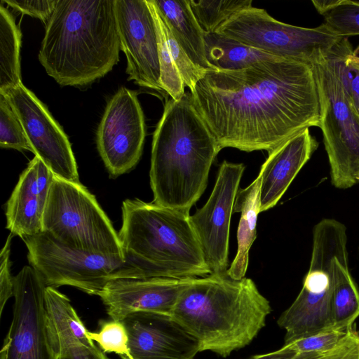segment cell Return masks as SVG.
<instances>
[{
  "label": "cell",
  "mask_w": 359,
  "mask_h": 359,
  "mask_svg": "<svg viewBox=\"0 0 359 359\" xmlns=\"http://www.w3.org/2000/svg\"><path fill=\"white\" fill-rule=\"evenodd\" d=\"M145 135L137 93L122 87L107 103L97 131V149L111 176L124 174L137 165Z\"/></svg>",
  "instance_id": "obj_12"
},
{
  "label": "cell",
  "mask_w": 359,
  "mask_h": 359,
  "mask_svg": "<svg viewBox=\"0 0 359 359\" xmlns=\"http://www.w3.org/2000/svg\"><path fill=\"white\" fill-rule=\"evenodd\" d=\"M333 55L344 90L359 116V55L346 37L335 46Z\"/></svg>",
  "instance_id": "obj_29"
},
{
  "label": "cell",
  "mask_w": 359,
  "mask_h": 359,
  "mask_svg": "<svg viewBox=\"0 0 359 359\" xmlns=\"http://www.w3.org/2000/svg\"><path fill=\"white\" fill-rule=\"evenodd\" d=\"M147 1L157 30L161 86L163 91L172 99L179 100L185 94V85L168 49L160 13L153 0Z\"/></svg>",
  "instance_id": "obj_28"
},
{
  "label": "cell",
  "mask_w": 359,
  "mask_h": 359,
  "mask_svg": "<svg viewBox=\"0 0 359 359\" xmlns=\"http://www.w3.org/2000/svg\"><path fill=\"white\" fill-rule=\"evenodd\" d=\"M41 276L25 266L14 276L13 318L0 359H58L50 337Z\"/></svg>",
  "instance_id": "obj_11"
},
{
  "label": "cell",
  "mask_w": 359,
  "mask_h": 359,
  "mask_svg": "<svg viewBox=\"0 0 359 359\" xmlns=\"http://www.w3.org/2000/svg\"><path fill=\"white\" fill-rule=\"evenodd\" d=\"M116 278L204 277L211 273L190 215L138 198L123 202Z\"/></svg>",
  "instance_id": "obj_4"
},
{
  "label": "cell",
  "mask_w": 359,
  "mask_h": 359,
  "mask_svg": "<svg viewBox=\"0 0 359 359\" xmlns=\"http://www.w3.org/2000/svg\"><path fill=\"white\" fill-rule=\"evenodd\" d=\"M261 175L246 188L239 189L233 205V212H241L237 231V253L226 275L232 279L245 278L249 262V251L257 236V221L259 209Z\"/></svg>",
  "instance_id": "obj_22"
},
{
  "label": "cell",
  "mask_w": 359,
  "mask_h": 359,
  "mask_svg": "<svg viewBox=\"0 0 359 359\" xmlns=\"http://www.w3.org/2000/svg\"><path fill=\"white\" fill-rule=\"evenodd\" d=\"M21 32L11 13L0 6V94L22 83L20 48Z\"/></svg>",
  "instance_id": "obj_25"
},
{
  "label": "cell",
  "mask_w": 359,
  "mask_h": 359,
  "mask_svg": "<svg viewBox=\"0 0 359 359\" xmlns=\"http://www.w3.org/2000/svg\"><path fill=\"white\" fill-rule=\"evenodd\" d=\"M54 175L34 156L6 203V228L21 238L43 232L42 220Z\"/></svg>",
  "instance_id": "obj_18"
},
{
  "label": "cell",
  "mask_w": 359,
  "mask_h": 359,
  "mask_svg": "<svg viewBox=\"0 0 359 359\" xmlns=\"http://www.w3.org/2000/svg\"><path fill=\"white\" fill-rule=\"evenodd\" d=\"M297 353L290 345H283L282 348L273 352L255 355L248 359H292Z\"/></svg>",
  "instance_id": "obj_38"
},
{
  "label": "cell",
  "mask_w": 359,
  "mask_h": 359,
  "mask_svg": "<svg viewBox=\"0 0 359 359\" xmlns=\"http://www.w3.org/2000/svg\"><path fill=\"white\" fill-rule=\"evenodd\" d=\"M271 312L252 279L212 273L191 279L172 315L196 338L201 352L226 357L253 340Z\"/></svg>",
  "instance_id": "obj_5"
},
{
  "label": "cell",
  "mask_w": 359,
  "mask_h": 359,
  "mask_svg": "<svg viewBox=\"0 0 359 359\" xmlns=\"http://www.w3.org/2000/svg\"><path fill=\"white\" fill-rule=\"evenodd\" d=\"M334 48L312 66L320 102L319 128L329 160L331 183L346 189L359 182V116L341 81Z\"/></svg>",
  "instance_id": "obj_8"
},
{
  "label": "cell",
  "mask_w": 359,
  "mask_h": 359,
  "mask_svg": "<svg viewBox=\"0 0 359 359\" xmlns=\"http://www.w3.org/2000/svg\"><path fill=\"white\" fill-rule=\"evenodd\" d=\"M332 328L347 332L359 317V290L348 268V253L336 257L331 297Z\"/></svg>",
  "instance_id": "obj_23"
},
{
  "label": "cell",
  "mask_w": 359,
  "mask_h": 359,
  "mask_svg": "<svg viewBox=\"0 0 359 359\" xmlns=\"http://www.w3.org/2000/svg\"><path fill=\"white\" fill-rule=\"evenodd\" d=\"M115 0H58L39 60L62 86L89 84L118 62Z\"/></svg>",
  "instance_id": "obj_3"
},
{
  "label": "cell",
  "mask_w": 359,
  "mask_h": 359,
  "mask_svg": "<svg viewBox=\"0 0 359 359\" xmlns=\"http://www.w3.org/2000/svg\"><path fill=\"white\" fill-rule=\"evenodd\" d=\"M243 163L224 161L211 194L204 205L190 215L204 259L211 273H226L230 222Z\"/></svg>",
  "instance_id": "obj_14"
},
{
  "label": "cell",
  "mask_w": 359,
  "mask_h": 359,
  "mask_svg": "<svg viewBox=\"0 0 359 359\" xmlns=\"http://www.w3.org/2000/svg\"><path fill=\"white\" fill-rule=\"evenodd\" d=\"M323 353H297L292 359H318Z\"/></svg>",
  "instance_id": "obj_39"
},
{
  "label": "cell",
  "mask_w": 359,
  "mask_h": 359,
  "mask_svg": "<svg viewBox=\"0 0 359 359\" xmlns=\"http://www.w3.org/2000/svg\"><path fill=\"white\" fill-rule=\"evenodd\" d=\"M173 36L200 69H215L207 60L205 33L196 21L188 0H153Z\"/></svg>",
  "instance_id": "obj_20"
},
{
  "label": "cell",
  "mask_w": 359,
  "mask_h": 359,
  "mask_svg": "<svg viewBox=\"0 0 359 359\" xmlns=\"http://www.w3.org/2000/svg\"><path fill=\"white\" fill-rule=\"evenodd\" d=\"M193 278H117L109 280L99 297L113 320L135 312L172 315L176 302Z\"/></svg>",
  "instance_id": "obj_17"
},
{
  "label": "cell",
  "mask_w": 359,
  "mask_h": 359,
  "mask_svg": "<svg viewBox=\"0 0 359 359\" xmlns=\"http://www.w3.org/2000/svg\"><path fill=\"white\" fill-rule=\"evenodd\" d=\"M58 359H109L95 344L80 345L67 349L58 355Z\"/></svg>",
  "instance_id": "obj_37"
},
{
  "label": "cell",
  "mask_w": 359,
  "mask_h": 359,
  "mask_svg": "<svg viewBox=\"0 0 359 359\" xmlns=\"http://www.w3.org/2000/svg\"><path fill=\"white\" fill-rule=\"evenodd\" d=\"M190 95L220 150L269 154L304 130L319 127L318 88L309 63L277 58L239 70H208Z\"/></svg>",
  "instance_id": "obj_1"
},
{
  "label": "cell",
  "mask_w": 359,
  "mask_h": 359,
  "mask_svg": "<svg viewBox=\"0 0 359 359\" xmlns=\"http://www.w3.org/2000/svg\"><path fill=\"white\" fill-rule=\"evenodd\" d=\"M57 1L58 0H2L1 3L6 4L8 6L22 14H27L39 18L47 25L54 12Z\"/></svg>",
  "instance_id": "obj_35"
},
{
  "label": "cell",
  "mask_w": 359,
  "mask_h": 359,
  "mask_svg": "<svg viewBox=\"0 0 359 359\" xmlns=\"http://www.w3.org/2000/svg\"><path fill=\"white\" fill-rule=\"evenodd\" d=\"M1 95L19 118L32 153L55 177L80 182L69 139L47 107L22 83Z\"/></svg>",
  "instance_id": "obj_13"
},
{
  "label": "cell",
  "mask_w": 359,
  "mask_h": 359,
  "mask_svg": "<svg viewBox=\"0 0 359 359\" xmlns=\"http://www.w3.org/2000/svg\"><path fill=\"white\" fill-rule=\"evenodd\" d=\"M347 242L346 227L338 220L326 218L314 226L311 262L302 287L278 319V325L285 331L284 345L333 329L334 262L336 257L348 252Z\"/></svg>",
  "instance_id": "obj_6"
},
{
  "label": "cell",
  "mask_w": 359,
  "mask_h": 359,
  "mask_svg": "<svg viewBox=\"0 0 359 359\" xmlns=\"http://www.w3.org/2000/svg\"><path fill=\"white\" fill-rule=\"evenodd\" d=\"M121 321L133 359H194L201 352L196 338L172 315L140 311Z\"/></svg>",
  "instance_id": "obj_16"
},
{
  "label": "cell",
  "mask_w": 359,
  "mask_h": 359,
  "mask_svg": "<svg viewBox=\"0 0 359 359\" xmlns=\"http://www.w3.org/2000/svg\"><path fill=\"white\" fill-rule=\"evenodd\" d=\"M45 304L49 335L58 355L74 346L95 344L67 296L47 286Z\"/></svg>",
  "instance_id": "obj_21"
},
{
  "label": "cell",
  "mask_w": 359,
  "mask_h": 359,
  "mask_svg": "<svg viewBox=\"0 0 359 359\" xmlns=\"http://www.w3.org/2000/svg\"><path fill=\"white\" fill-rule=\"evenodd\" d=\"M324 24L341 37L359 35V2L350 0H313Z\"/></svg>",
  "instance_id": "obj_26"
},
{
  "label": "cell",
  "mask_w": 359,
  "mask_h": 359,
  "mask_svg": "<svg viewBox=\"0 0 359 359\" xmlns=\"http://www.w3.org/2000/svg\"><path fill=\"white\" fill-rule=\"evenodd\" d=\"M42 226L43 232L67 247L123 259L118 233L95 196L80 182L54 175Z\"/></svg>",
  "instance_id": "obj_7"
},
{
  "label": "cell",
  "mask_w": 359,
  "mask_h": 359,
  "mask_svg": "<svg viewBox=\"0 0 359 359\" xmlns=\"http://www.w3.org/2000/svg\"><path fill=\"white\" fill-rule=\"evenodd\" d=\"M215 32L270 55L311 65L327 57L344 38L324 23L313 28L294 26L253 6L233 15Z\"/></svg>",
  "instance_id": "obj_9"
},
{
  "label": "cell",
  "mask_w": 359,
  "mask_h": 359,
  "mask_svg": "<svg viewBox=\"0 0 359 359\" xmlns=\"http://www.w3.org/2000/svg\"><path fill=\"white\" fill-rule=\"evenodd\" d=\"M318 359H359V332L348 330L339 344Z\"/></svg>",
  "instance_id": "obj_36"
},
{
  "label": "cell",
  "mask_w": 359,
  "mask_h": 359,
  "mask_svg": "<svg viewBox=\"0 0 359 359\" xmlns=\"http://www.w3.org/2000/svg\"><path fill=\"white\" fill-rule=\"evenodd\" d=\"M115 13L128 80L165 93L160 83L156 26L147 0H115Z\"/></svg>",
  "instance_id": "obj_15"
},
{
  "label": "cell",
  "mask_w": 359,
  "mask_h": 359,
  "mask_svg": "<svg viewBox=\"0 0 359 359\" xmlns=\"http://www.w3.org/2000/svg\"><path fill=\"white\" fill-rule=\"evenodd\" d=\"M220 151L190 93L170 97L153 135L149 171L153 202L189 214L208 184Z\"/></svg>",
  "instance_id": "obj_2"
},
{
  "label": "cell",
  "mask_w": 359,
  "mask_h": 359,
  "mask_svg": "<svg viewBox=\"0 0 359 359\" xmlns=\"http://www.w3.org/2000/svg\"><path fill=\"white\" fill-rule=\"evenodd\" d=\"M0 147L32 152L22 125L4 95L0 94Z\"/></svg>",
  "instance_id": "obj_30"
},
{
  "label": "cell",
  "mask_w": 359,
  "mask_h": 359,
  "mask_svg": "<svg viewBox=\"0 0 359 359\" xmlns=\"http://www.w3.org/2000/svg\"><path fill=\"white\" fill-rule=\"evenodd\" d=\"M191 11L205 34L217 28L241 11L252 6L251 0H188Z\"/></svg>",
  "instance_id": "obj_27"
},
{
  "label": "cell",
  "mask_w": 359,
  "mask_h": 359,
  "mask_svg": "<svg viewBox=\"0 0 359 359\" xmlns=\"http://www.w3.org/2000/svg\"><path fill=\"white\" fill-rule=\"evenodd\" d=\"M208 62L217 70H239L259 61L281 58L217 32L205 34Z\"/></svg>",
  "instance_id": "obj_24"
},
{
  "label": "cell",
  "mask_w": 359,
  "mask_h": 359,
  "mask_svg": "<svg viewBox=\"0 0 359 359\" xmlns=\"http://www.w3.org/2000/svg\"><path fill=\"white\" fill-rule=\"evenodd\" d=\"M161 19L163 32L171 56L178 68L185 86H187L191 91L197 82L203 76L205 71L200 69L193 63L175 38L162 17Z\"/></svg>",
  "instance_id": "obj_32"
},
{
  "label": "cell",
  "mask_w": 359,
  "mask_h": 359,
  "mask_svg": "<svg viewBox=\"0 0 359 359\" xmlns=\"http://www.w3.org/2000/svg\"><path fill=\"white\" fill-rule=\"evenodd\" d=\"M87 334L104 353H114L122 359H133L128 349V333L122 321L102 322L97 332L88 330Z\"/></svg>",
  "instance_id": "obj_31"
},
{
  "label": "cell",
  "mask_w": 359,
  "mask_h": 359,
  "mask_svg": "<svg viewBox=\"0 0 359 359\" xmlns=\"http://www.w3.org/2000/svg\"><path fill=\"white\" fill-rule=\"evenodd\" d=\"M13 236L10 233L0 254V315L8 300L13 297L14 277L11 273L10 261L11 245Z\"/></svg>",
  "instance_id": "obj_34"
},
{
  "label": "cell",
  "mask_w": 359,
  "mask_h": 359,
  "mask_svg": "<svg viewBox=\"0 0 359 359\" xmlns=\"http://www.w3.org/2000/svg\"><path fill=\"white\" fill-rule=\"evenodd\" d=\"M346 332L329 329L299 339L290 345L297 353H325L334 348Z\"/></svg>",
  "instance_id": "obj_33"
},
{
  "label": "cell",
  "mask_w": 359,
  "mask_h": 359,
  "mask_svg": "<svg viewBox=\"0 0 359 359\" xmlns=\"http://www.w3.org/2000/svg\"><path fill=\"white\" fill-rule=\"evenodd\" d=\"M318 147L306 128L269 153L259 172L260 212L277 204Z\"/></svg>",
  "instance_id": "obj_19"
},
{
  "label": "cell",
  "mask_w": 359,
  "mask_h": 359,
  "mask_svg": "<svg viewBox=\"0 0 359 359\" xmlns=\"http://www.w3.org/2000/svg\"><path fill=\"white\" fill-rule=\"evenodd\" d=\"M30 266L47 286L69 285L99 296L106 284L116 279L123 259L67 247L47 233L22 238Z\"/></svg>",
  "instance_id": "obj_10"
}]
</instances>
